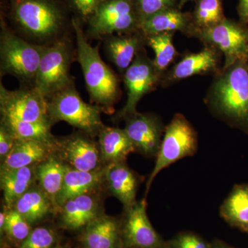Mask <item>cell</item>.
Returning a JSON list of instances; mask_svg holds the SVG:
<instances>
[{"label":"cell","instance_id":"e0dca14e","mask_svg":"<svg viewBox=\"0 0 248 248\" xmlns=\"http://www.w3.org/2000/svg\"><path fill=\"white\" fill-rule=\"evenodd\" d=\"M104 179L112 195L123 204L125 210L136 203L138 178L125 161L108 164Z\"/></svg>","mask_w":248,"mask_h":248},{"label":"cell","instance_id":"d6a6232c","mask_svg":"<svg viewBox=\"0 0 248 248\" xmlns=\"http://www.w3.org/2000/svg\"><path fill=\"white\" fill-rule=\"evenodd\" d=\"M169 248H213L203 237L192 232H183L168 241Z\"/></svg>","mask_w":248,"mask_h":248},{"label":"cell","instance_id":"836d02e7","mask_svg":"<svg viewBox=\"0 0 248 248\" xmlns=\"http://www.w3.org/2000/svg\"><path fill=\"white\" fill-rule=\"evenodd\" d=\"M138 4L141 23L155 14L173 9L174 0H138Z\"/></svg>","mask_w":248,"mask_h":248},{"label":"cell","instance_id":"5bb4252c","mask_svg":"<svg viewBox=\"0 0 248 248\" xmlns=\"http://www.w3.org/2000/svg\"><path fill=\"white\" fill-rule=\"evenodd\" d=\"M62 159L73 169L85 172L97 170L101 155L99 146L86 137L74 135L60 143Z\"/></svg>","mask_w":248,"mask_h":248},{"label":"cell","instance_id":"4316f807","mask_svg":"<svg viewBox=\"0 0 248 248\" xmlns=\"http://www.w3.org/2000/svg\"><path fill=\"white\" fill-rule=\"evenodd\" d=\"M51 205V202L41 189H29L16 201L13 209L32 224L46 216Z\"/></svg>","mask_w":248,"mask_h":248},{"label":"cell","instance_id":"7c38bea8","mask_svg":"<svg viewBox=\"0 0 248 248\" xmlns=\"http://www.w3.org/2000/svg\"><path fill=\"white\" fill-rule=\"evenodd\" d=\"M140 27L130 0H110L99 6L91 22V33L94 37L112 35L114 32L130 31Z\"/></svg>","mask_w":248,"mask_h":248},{"label":"cell","instance_id":"44dd1931","mask_svg":"<svg viewBox=\"0 0 248 248\" xmlns=\"http://www.w3.org/2000/svg\"><path fill=\"white\" fill-rule=\"evenodd\" d=\"M98 216L97 202L89 194L70 199L61 207L62 224L72 231L85 228Z\"/></svg>","mask_w":248,"mask_h":248},{"label":"cell","instance_id":"9c48e42d","mask_svg":"<svg viewBox=\"0 0 248 248\" xmlns=\"http://www.w3.org/2000/svg\"><path fill=\"white\" fill-rule=\"evenodd\" d=\"M162 78L163 75L158 71L153 60L148 58L142 49L124 72L127 100L123 108L117 114V118L125 119L137 112L139 102L145 94L153 91Z\"/></svg>","mask_w":248,"mask_h":248},{"label":"cell","instance_id":"f1b7e54d","mask_svg":"<svg viewBox=\"0 0 248 248\" xmlns=\"http://www.w3.org/2000/svg\"><path fill=\"white\" fill-rule=\"evenodd\" d=\"M173 32H162L147 36L146 42L155 52L153 60L156 68L164 77V72L174 62L178 53L172 42Z\"/></svg>","mask_w":248,"mask_h":248},{"label":"cell","instance_id":"f546056e","mask_svg":"<svg viewBox=\"0 0 248 248\" xmlns=\"http://www.w3.org/2000/svg\"><path fill=\"white\" fill-rule=\"evenodd\" d=\"M195 30L208 29L224 20L221 0H200L196 9Z\"/></svg>","mask_w":248,"mask_h":248},{"label":"cell","instance_id":"52a82bcc","mask_svg":"<svg viewBox=\"0 0 248 248\" xmlns=\"http://www.w3.org/2000/svg\"><path fill=\"white\" fill-rule=\"evenodd\" d=\"M197 143V133L190 122L182 114L174 115L165 128L154 169L147 182L146 195L155 178L163 169L183 158L195 154Z\"/></svg>","mask_w":248,"mask_h":248},{"label":"cell","instance_id":"7402d4cb","mask_svg":"<svg viewBox=\"0 0 248 248\" xmlns=\"http://www.w3.org/2000/svg\"><path fill=\"white\" fill-rule=\"evenodd\" d=\"M98 137L101 158L108 164L124 162L128 155L135 151L124 129L104 126Z\"/></svg>","mask_w":248,"mask_h":248},{"label":"cell","instance_id":"2e32d148","mask_svg":"<svg viewBox=\"0 0 248 248\" xmlns=\"http://www.w3.org/2000/svg\"><path fill=\"white\" fill-rule=\"evenodd\" d=\"M218 51L217 49L207 46L199 53L186 55L170 70L162 82L170 84L195 75L217 71L219 61Z\"/></svg>","mask_w":248,"mask_h":248},{"label":"cell","instance_id":"7a4b0ae2","mask_svg":"<svg viewBox=\"0 0 248 248\" xmlns=\"http://www.w3.org/2000/svg\"><path fill=\"white\" fill-rule=\"evenodd\" d=\"M74 29L78 60L90 97L98 107L101 106L106 110H111L120 94L119 80L101 58L99 47L90 45L77 24H74Z\"/></svg>","mask_w":248,"mask_h":248},{"label":"cell","instance_id":"603a6c76","mask_svg":"<svg viewBox=\"0 0 248 248\" xmlns=\"http://www.w3.org/2000/svg\"><path fill=\"white\" fill-rule=\"evenodd\" d=\"M220 215L230 226L246 231L248 228V184L233 187L220 208Z\"/></svg>","mask_w":248,"mask_h":248},{"label":"cell","instance_id":"3957f363","mask_svg":"<svg viewBox=\"0 0 248 248\" xmlns=\"http://www.w3.org/2000/svg\"><path fill=\"white\" fill-rule=\"evenodd\" d=\"M50 123L67 122L90 136L99 135L105 125L101 119V108L81 99L74 84L57 93L48 99Z\"/></svg>","mask_w":248,"mask_h":248},{"label":"cell","instance_id":"6da1fadb","mask_svg":"<svg viewBox=\"0 0 248 248\" xmlns=\"http://www.w3.org/2000/svg\"><path fill=\"white\" fill-rule=\"evenodd\" d=\"M209 102L218 115L248 131V63L239 60L218 72Z\"/></svg>","mask_w":248,"mask_h":248},{"label":"cell","instance_id":"ab89813d","mask_svg":"<svg viewBox=\"0 0 248 248\" xmlns=\"http://www.w3.org/2000/svg\"><path fill=\"white\" fill-rule=\"evenodd\" d=\"M53 248H68V247L65 246H60V245H57V246Z\"/></svg>","mask_w":248,"mask_h":248},{"label":"cell","instance_id":"8fae6325","mask_svg":"<svg viewBox=\"0 0 248 248\" xmlns=\"http://www.w3.org/2000/svg\"><path fill=\"white\" fill-rule=\"evenodd\" d=\"M121 232L123 248H169L148 218L145 200L125 209Z\"/></svg>","mask_w":248,"mask_h":248},{"label":"cell","instance_id":"60d3db41","mask_svg":"<svg viewBox=\"0 0 248 248\" xmlns=\"http://www.w3.org/2000/svg\"><path fill=\"white\" fill-rule=\"evenodd\" d=\"M244 232H246L247 234H248V228L246 230V231H245Z\"/></svg>","mask_w":248,"mask_h":248},{"label":"cell","instance_id":"8992f818","mask_svg":"<svg viewBox=\"0 0 248 248\" xmlns=\"http://www.w3.org/2000/svg\"><path fill=\"white\" fill-rule=\"evenodd\" d=\"M71 48L63 39L45 45L33 87L47 100L73 83L70 67Z\"/></svg>","mask_w":248,"mask_h":248},{"label":"cell","instance_id":"b9f144b4","mask_svg":"<svg viewBox=\"0 0 248 248\" xmlns=\"http://www.w3.org/2000/svg\"><path fill=\"white\" fill-rule=\"evenodd\" d=\"M247 61H248V59H247Z\"/></svg>","mask_w":248,"mask_h":248},{"label":"cell","instance_id":"ee69618b","mask_svg":"<svg viewBox=\"0 0 248 248\" xmlns=\"http://www.w3.org/2000/svg\"><path fill=\"white\" fill-rule=\"evenodd\" d=\"M1 248H2V247H1Z\"/></svg>","mask_w":248,"mask_h":248},{"label":"cell","instance_id":"ac0fdd59","mask_svg":"<svg viewBox=\"0 0 248 248\" xmlns=\"http://www.w3.org/2000/svg\"><path fill=\"white\" fill-rule=\"evenodd\" d=\"M56 146L34 140H16L14 148L3 160L1 170H16L43 162Z\"/></svg>","mask_w":248,"mask_h":248},{"label":"cell","instance_id":"f35d334b","mask_svg":"<svg viewBox=\"0 0 248 248\" xmlns=\"http://www.w3.org/2000/svg\"><path fill=\"white\" fill-rule=\"evenodd\" d=\"M6 213H0V232H1V234H2L3 231H4L5 222H6Z\"/></svg>","mask_w":248,"mask_h":248},{"label":"cell","instance_id":"d590c367","mask_svg":"<svg viewBox=\"0 0 248 248\" xmlns=\"http://www.w3.org/2000/svg\"><path fill=\"white\" fill-rule=\"evenodd\" d=\"M75 6L80 14L84 17L94 15L102 4V0H73Z\"/></svg>","mask_w":248,"mask_h":248},{"label":"cell","instance_id":"484cf974","mask_svg":"<svg viewBox=\"0 0 248 248\" xmlns=\"http://www.w3.org/2000/svg\"><path fill=\"white\" fill-rule=\"evenodd\" d=\"M33 178V166L16 170H1V190L5 203L9 210H12L16 201L29 190Z\"/></svg>","mask_w":248,"mask_h":248},{"label":"cell","instance_id":"74e56055","mask_svg":"<svg viewBox=\"0 0 248 248\" xmlns=\"http://www.w3.org/2000/svg\"><path fill=\"white\" fill-rule=\"evenodd\" d=\"M213 248H236L230 246L221 240L216 239L213 242Z\"/></svg>","mask_w":248,"mask_h":248},{"label":"cell","instance_id":"e575fe53","mask_svg":"<svg viewBox=\"0 0 248 248\" xmlns=\"http://www.w3.org/2000/svg\"><path fill=\"white\" fill-rule=\"evenodd\" d=\"M16 139L9 130L1 124L0 128V156L4 160L14 148Z\"/></svg>","mask_w":248,"mask_h":248},{"label":"cell","instance_id":"4fadbf2b","mask_svg":"<svg viewBox=\"0 0 248 248\" xmlns=\"http://www.w3.org/2000/svg\"><path fill=\"white\" fill-rule=\"evenodd\" d=\"M124 130L131 140L135 151L147 156L157 155L165 129L156 116L137 112L128 116Z\"/></svg>","mask_w":248,"mask_h":248},{"label":"cell","instance_id":"ba28073f","mask_svg":"<svg viewBox=\"0 0 248 248\" xmlns=\"http://www.w3.org/2000/svg\"><path fill=\"white\" fill-rule=\"evenodd\" d=\"M0 108L2 118L51 125L48 100L34 87L9 91L1 84Z\"/></svg>","mask_w":248,"mask_h":248},{"label":"cell","instance_id":"30bf717a","mask_svg":"<svg viewBox=\"0 0 248 248\" xmlns=\"http://www.w3.org/2000/svg\"><path fill=\"white\" fill-rule=\"evenodd\" d=\"M194 33L207 46L224 54V67L248 59V30L236 23L224 19L214 27L195 30Z\"/></svg>","mask_w":248,"mask_h":248},{"label":"cell","instance_id":"d4e9b609","mask_svg":"<svg viewBox=\"0 0 248 248\" xmlns=\"http://www.w3.org/2000/svg\"><path fill=\"white\" fill-rule=\"evenodd\" d=\"M68 166L53 156L40 163L36 170L40 189L57 208L56 202L63 185Z\"/></svg>","mask_w":248,"mask_h":248},{"label":"cell","instance_id":"ffe728a7","mask_svg":"<svg viewBox=\"0 0 248 248\" xmlns=\"http://www.w3.org/2000/svg\"><path fill=\"white\" fill-rule=\"evenodd\" d=\"M106 38L108 56L120 72L124 73L143 48V44L146 41V37L142 33L123 36L112 35Z\"/></svg>","mask_w":248,"mask_h":248},{"label":"cell","instance_id":"5b68a950","mask_svg":"<svg viewBox=\"0 0 248 248\" xmlns=\"http://www.w3.org/2000/svg\"><path fill=\"white\" fill-rule=\"evenodd\" d=\"M14 16L28 38L40 45H48L60 40L61 16L57 8L46 0H19Z\"/></svg>","mask_w":248,"mask_h":248},{"label":"cell","instance_id":"9a60e30c","mask_svg":"<svg viewBox=\"0 0 248 248\" xmlns=\"http://www.w3.org/2000/svg\"><path fill=\"white\" fill-rule=\"evenodd\" d=\"M81 244L83 248H123L121 223L112 217L99 215L85 227Z\"/></svg>","mask_w":248,"mask_h":248},{"label":"cell","instance_id":"cb8c5ba5","mask_svg":"<svg viewBox=\"0 0 248 248\" xmlns=\"http://www.w3.org/2000/svg\"><path fill=\"white\" fill-rule=\"evenodd\" d=\"M190 29L187 16L174 9L166 10L147 18L140 23L139 27L145 37L162 32H174L177 31L193 32Z\"/></svg>","mask_w":248,"mask_h":248},{"label":"cell","instance_id":"d6986e66","mask_svg":"<svg viewBox=\"0 0 248 248\" xmlns=\"http://www.w3.org/2000/svg\"><path fill=\"white\" fill-rule=\"evenodd\" d=\"M104 174L105 168L93 172H85L68 166L61 191L57 198V208H61L70 199L88 194L95 188L104 179Z\"/></svg>","mask_w":248,"mask_h":248},{"label":"cell","instance_id":"277c9868","mask_svg":"<svg viewBox=\"0 0 248 248\" xmlns=\"http://www.w3.org/2000/svg\"><path fill=\"white\" fill-rule=\"evenodd\" d=\"M45 45L27 42L3 29L0 37L1 72L33 87Z\"/></svg>","mask_w":248,"mask_h":248},{"label":"cell","instance_id":"7bdbcfd3","mask_svg":"<svg viewBox=\"0 0 248 248\" xmlns=\"http://www.w3.org/2000/svg\"><path fill=\"white\" fill-rule=\"evenodd\" d=\"M184 1H186V0H184Z\"/></svg>","mask_w":248,"mask_h":248},{"label":"cell","instance_id":"4dcf8cb0","mask_svg":"<svg viewBox=\"0 0 248 248\" xmlns=\"http://www.w3.org/2000/svg\"><path fill=\"white\" fill-rule=\"evenodd\" d=\"M31 231L30 223L16 210L12 209L6 213L3 233H6L11 239L22 243Z\"/></svg>","mask_w":248,"mask_h":248},{"label":"cell","instance_id":"1f68e13d","mask_svg":"<svg viewBox=\"0 0 248 248\" xmlns=\"http://www.w3.org/2000/svg\"><path fill=\"white\" fill-rule=\"evenodd\" d=\"M57 241L58 236L53 230L40 227L32 230L18 248H53L57 246Z\"/></svg>","mask_w":248,"mask_h":248},{"label":"cell","instance_id":"8d00e7d4","mask_svg":"<svg viewBox=\"0 0 248 248\" xmlns=\"http://www.w3.org/2000/svg\"><path fill=\"white\" fill-rule=\"evenodd\" d=\"M240 19L244 24L248 23V0H239L238 6Z\"/></svg>","mask_w":248,"mask_h":248},{"label":"cell","instance_id":"83f0119b","mask_svg":"<svg viewBox=\"0 0 248 248\" xmlns=\"http://www.w3.org/2000/svg\"><path fill=\"white\" fill-rule=\"evenodd\" d=\"M1 123L16 140H34L52 146L57 145V142L50 133L51 125L50 124L23 122L5 118H2Z\"/></svg>","mask_w":248,"mask_h":248}]
</instances>
